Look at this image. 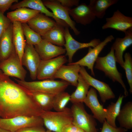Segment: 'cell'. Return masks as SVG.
Segmentation results:
<instances>
[{"label":"cell","mask_w":132,"mask_h":132,"mask_svg":"<svg viewBox=\"0 0 132 132\" xmlns=\"http://www.w3.org/2000/svg\"><path fill=\"white\" fill-rule=\"evenodd\" d=\"M44 111L28 90L3 73H0V116L1 118L20 115L40 116Z\"/></svg>","instance_id":"1"},{"label":"cell","mask_w":132,"mask_h":132,"mask_svg":"<svg viewBox=\"0 0 132 132\" xmlns=\"http://www.w3.org/2000/svg\"><path fill=\"white\" fill-rule=\"evenodd\" d=\"M40 117L43 124L52 132H62L64 127L72 123L73 119L71 109L66 107L59 111H44Z\"/></svg>","instance_id":"2"},{"label":"cell","mask_w":132,"mask_h":132,"mask_svg":"<svg viewBox=\"0 0 132 132\" xmlns=\"http://www.w3.org/2000/svg\"><path fill=\"white\" fill-rule=\"evenodd\" d=\"M20 85L32 91L56 95L65 91L70 84L64 81L46 79L38 81H27L15 79Z\"/></svg>","instance_id":"3"},{"label":"cell","mask_w":132,"mask_h":132,"mask_svg":"<svg viewBox=\"0 0 132 132\" xmlns=\"http://www.w3.org/2000/svg\"><path fill=\"white\" fill-rule=\"evenodd\" d=\"M95 68L103 72L105 75L113 82L120 83L124 90V97L128 95V92L122 79V74L118 71L114 55V50L111 46L109 52L103 57H98L96 61Z\"/></svg>","instance_id":"4"},{"label":"cell","mask_w":132,"mask_h":132,"mask_svg":"<svg viewBox=\"0 0 132 132\" xmlns=\"http://www.w3.org/2000/svg\"><path fill=\"white\" fill-rule=\"evenodd\" d=\"M43 125L40 116L20 115L10 118H1L0 120V128L11 132H16L27 127L43 126Z\"/></svg>","instance_id":"5"},{"label":"cell","mask_w":132,"mask_h":132,"mask_svg":"<svg viewBox=\"0 0 132 132\" xmlns=\"http://www.w3.org/2000/svg\"><path fill=\"white\" fill-rule=\"evenodd\" d=\"M83 103L73 104L70 109L72 123L85 132H98L95 119L87 112Z\"/></svg>","instance_id":"6"},{"label":"cell","mask_w":132,"mask_h":132,"mask_svg":"<svg viewBox=\"0 0 132 132\" xmlns=\"http://www.w3.org/2000/svg\"><path fill=\"white\" fill-rule=\"evenodd\" d=\"M0 69L6 76L25 80L27 71L23 67L15 48L7 58L0 62Z\"/></svg>","instance_id":"7"},{"label":"cell","mask_w":132,"mask_h":132,"mask_svg":"<svg viewBox=\"0 0 132 132\" xmlns=\"http://www.w3.org/2000/svg\"><path fill=\"white\" fill-rule=\"evenodd\" d=\"M67 61L66 56L63 55L48 60H41L37 70V78L40 80L54 79L58 70Z\"/></svg>","instance_id":"8"},{"label":"cell","mask_w":132,"mask_h":132,"mask_svg":"<svg viewBox=\"0 0 132 132\" xmlns=\"http://www.w3.org/2000/svg\"><path fill=\"white\" fill-rule=\"evenodd\" d=\"M79 74L90 86L98 91L102 102L105 103L107 100L115 98V95L109 85L91 76L84 67L81 66Z\"/></svg>","instance_id":"9"},{"label":"cell","mask_w":132,"mask_h":132,"mask_svg":"<svg viewBox=\"0 0 132 132\" xmlns=\"http://www.w3.org/2000/svg\"><path fill=\"white\" fill-rule=\"evenodd\" d=\"M114 38L112 35L107 36L103 41L100 42L95 47H89L88 53L84 57L77 62L70 63L77 64L80 66L87 67L90 70L91 75L95 76L94 66L99 54L105 46Z\"/></svg>","instance_id":"10"},{"label":"cell","mask_w":132,"mask_h":132,"mask_svg":"<svg viewBox=\"0 0 132 132\" xmlns=\"http://www.w3.org/2000/svg\"><path fill=\"white\" fill-rule=\"evenodd\" d=\"M68 27L65 28V43L64 46L65 49L66 55L68 57L69 63L72 62L74 55L78 50L89 47H94L100 42L99 39L95 38L87 43L78 42L70 34Z\"/></svg>","instance_id":"11"},{"label":"cell","mask_w":132,"mask_h":132,"mask_svg":"<svg viewBox=\"0 0 132 132\" xmlns=\"http://www.w3.org/2000/svg\"><path fill=\"white\" fill-rule=\"evenodd\" d=\"M42 1L45 7L51 10L56 17L65 22L73 30L75 35L80 34V32L76 27L75 22L70 17L68 11L69 8L62 6L58 0Z\"/></svg>","instance_id":"12"},{"label":"cell","mask_w":132,"mask_h":132,"mask_svg":"<svg viewBox=\"0 0 132 132\" xmlns=\"http://www.w3.org/2000/svg\"><path fill=\"white\" fill-rule=\"evenodd\" d=\"M33 46L26 43L21 62L29 71L31 78L35 80L41 60Z\"/></svg>","instance_id":"13"},{"label":"cell","mask_w":132,"mask_h":132,"mask_svg":"<svg viewBox=\"0 0 132 132\" xmlns=\"http://www.w3.org/2000/svg\"><path fill=\"white\" fill-rule=\"evenodd\" d=\"M106 21L102 27L103 29L112 28L124 33L132 28V17L124 15L118 10L112 17L106 18Z\"/></svg>","instance_id":"14"},{"label":"cell","mask_w":132,"mask_h":132,"mask_svg":"<svg viewBox=\"0 0 132 132\" xmlns=\"http://www.w3.org/2000/svg\"><path fill=\"white\" fill-rule=\"evenodd\" d=\"M83 103L90 109L94 118L103 123L106 120L105 110L99 103L94 88H91L89 90Z\"/></svg>","instance_id":"15"},{"label":"cell","mask_w":132,"mask_h":132,"mask_svg":"<svg viewBox=\"0 0 132 132\" xmlns=\"http://www.w3.org/2000/svg\"><path fill=\"white\" fill-rule=\"evenodd\" d=\"M27 23L31 29L41 36L57 24L55 21L41 13L31 19Z\"/></svg>","instance_id":"16"},{"label":"cell","mask_w":132,"mask_h":132,"mask_svg":"<svg viewBox=\"0 0 132 132\" xmlns=\"http://www.w3.org/2000/svg\"><path fill=\"white\" fill-rule=\"evenodd\" d=\"M68 11L76 22L84 25L90 24L96 18L89 5L84 3L74 8H69Z\"/></svg>","instance_id":"17"},{"label":"cell","mask_w":132,"mask_h":132,"mask_svg":"<svg viewBox=\"0 0 132 132\" xmlns=\"http://www.w3.org/2000/svg\"><path fill=\"white\" fill-rule=\"evenodd\" d=\"M81 66L78 65L68 63L62 66L55 75L53 79L59 78L76 87L79 75Z\"/></svg>","instance_id":"18"},{"label":"cell","mask_w":132,"mask_h":132,"mask_svg":"<svg viewBox=\"0 0 132 132\" xmlns=\"http://www.w3.org/2000/svg\"><path fill=\"white\" fill-rule=\"evenodd\" d=\"M34 47L42 60L52 59L66 52L65 49L62 47L55 45L43 39L39 44L34 45Z\"/></svg>","instance_id":"19"},{"label":"cell","mask_w":132,"mask_h":132,"mask_svg":"<svg viewBox=\"0 0 132 132\" xmlns=\"http://www.w3.org/2000/svg\"><path fill=\"white\" fill-rule=\"evenodd\" d=\"M125 35L123 38H117L112 47L114 50L116 62L123 68L124 60L123 55L126 49L132 44V28L124 33Z\"/></svg>","instance_id":"20"},{"label":"cell","mask_w":132,"mask_h":132,"mask_svg":"<svg viewBox=\"0 0 132 132\" xmlns=\"http://www.w3.org/2000/svg\"><path fill=\"white\" fill-rule=\"evenodd\" d=\"M28 7L31 9L37 10L54 19L57 23L61 24L63 21L56 17L53 13L49 11L41 0H24L12 5L10 9L13 10L21 7Z\"/></svg>","instance_id":"21"},{"label":"cell","mask_w":132,"mask_h":132,"mask_svg":"<svg viewBox=\"0 0 132 132\" xmlns=\"http://www.w3.org/2000/svg\"><path fill=\"white\" fill-rule=\"evenodd\" d=\"M12 23L13 43L16 52L21 62L26 44L22 23L18 22H14Z\"/></svg>","instance_id":"22"},{"label":"cell","mask_w":132,"mask_h":132,"mask_svg":"<svg viewBox=\"0 0 132 132\" xmlns=\"http://www.w3.org/2000/svg\"><path fill=\"white\" fill-rule=\"evenodd\" d=\"M14 48L12 41V23L3 33L0 39V61L6 60Z\"/></svg>","instance_id":"23"},{"label":"cell","mask_w":132,"mask_h":132,"mask_svg":"<svg viewBox=\"0 0 132 132\" xmlns=\"http://www.w3.org/2000/svg\"><path fill=\"white\" fill-rule=\"evenodd\" d=\"M58 23L52 29L41 36L45 40L55 45L62 46L65 43V28Z\"/></svg>","instance_id":"24"},{"label":"cell","mask_w":132,"mask_h":132,"mask_svg":"<svg viewBox=\"0 0 132 132\" xmlns=\"http://www.w3.org/2000/svg\"><path fill=\"white\" fill-rule=\"evenodd\" d=\"M40 12L37 10L21 7L15 11L8 12L7 17L12 22H18L22 23H27L31 19L34 17Z\"/></svg>","instance_id":"25"},{"label":"cell","mask_w":132,"mask_h":132,"mask_svg":"<svg viewBox=\"0 0 132 132\" xmlns=\"http://www.w3.org/2000/svg\"><path fill=\"white\" fill-rule=\"evenodd\" d=\"M90 86L79 74L78 84L75 91L70 95V101L73 104L83 103Z\"/></svg>","instance_id":"26"},{"label":"cell","mask_w":132,"mask_h":132,"mask_svg":"<svg viewBox=\"0 0 132 132\" xmlns=\"http://www.w3.org/2000/svg\"><path fill=\"white\" fill-rule=\"evenodd\" d=\"M117 118L120 127L127 130L132 129V102L129 101L123 106Z\"/></svg>","instance_id":"27"},{"label":"cell","mask_w":132,"mask_h":132,"mask_svg":"<svg viewBox=\"0 0 132 132\" xmlns=\"http://www.w3.org/2000/svg\"><path fill=\"white\" fill-rule=\"evenodd\" d=\"M124 97L121 95L115 103L112 102L105 109L106 111L105 120L107 122L112 126L117 127L116 120L120 110L123 100Z\"/></svg>","instance_id":"28"},{"label":"cell","mask_w":132,"mask_h":132,"mask_svg":"<svg viewBox=\"0 0 132 132\" xmlns=\"http://www.w3.org/2000/svg\"><path fill=\"white\" fill-rule=\"evenodd\" d=\"M118 0H90L89 4L96 17L102 19L104 16L107 10L116 4Z\"/></svg>","instance_id":"29"},{"label":"cell","mask_w":132,"mask_h":132,"mask_svg":"<svg viewBox=\"0 0 132 132\" xmlns=\"http://www.w3.org/2000/svg\"><path fill=\"white\" fill-rule=\"evenodd\" d=\"M29 90L34 99L43 110L50 111L53 109L55 95Z\"/></svg>","instance_id":"30"},{"label":"cell","mask_w":132,"mask_h":132,"mask_svg":"<svg viewBox=\"0 0 132 132\" xmlns=\"http://www.w3.org/2000/svg\"><path fill=\"white\" fill-rule=\"evenodd\" d=\"M22 26L26 44L34 46L41 42V36L31 29L27 23H22Z\"/></svg>","instance_id":"31"},{"label":"cell","mask_w":132,"mask_h":132,"mask_svg":"<svg viewBox=\"0 0 132 132\" xmlns=\"http://www.w3.org/2000/svg\"><path fill=\"white\" fill-rule=\"evenodd\" d=\"M70 95L65 91L55 95L53 103V109L55 111H59L64 110L70 101Z\"/></svg>","instance_id":"32"},{"label":"cell","mask_w":132,"mask_h":132,"mask_svg":"<svg viewBox=\"0 0 132 132\" xmlns=\"http://www.w3.org/2000/svg\"><path fill=\"white\" fill-rule=\"evenodd\" d=\"M123 69L125 71L127 81L129 85V91L132 93V58L129 52L126 53L124 55Z\"/></svg>","instance_id":"33"},{"label":"cell","mask_w":132,"mask_h":132,"mask_svg":"<svg viewBox=\"0 0 132 132\" xmlns=\"http://www.w3.org/2000/svg\"><path fill=\"white\" fill-rule=\"evenodd\" d=\"M11 22L7 16L0 11V39Z\"/></svg>","instance_id":"34"},{"label":"cell","mask_w":132,"mask_h":132,"mask_svg":"<svg viewBox=\"0 0 132 132\" xmlns=\"http://www.w3.org/2000/svg\"><path fill=\"white\" fill-rule=\"evenodd\" d=\"M103 123L101 132H126L128 130L121 127H113L109 124L105 120Z\"/></svg>","instance_id":"35"},{"label":"cell","mask_w":132,"mask_h":132,"mask_svg":"<svg viewBox=\"0 0 132 132\" xmlns=\"http://www.w3.org/2000/svg\"><path fill=\"white\" fill-rule=\"evenodd\" d=\"M18 2V0H0V11L4 14L10 8L13 3Z\"/></svg>","instance_id":"36"},{"label":"cell","mask_w":132,"mask_h":132,"mask_svg":"<svg viewBox=\"0 0 132 132\" xmlns=\"http://www.w3.org/2000/svg\"><path fill=\"white\" fill-rule=\"evenodd\" d=\"M45 130L43 126L31 127L20 129L16 132H42Z\"/></svg>","instance_id":"37"},{"label":"cell","mask_w":132,"mask_h":132,"mask_svg":"<svg viewBox=\"0 0 132 132\" xmlns=\"http://www.w3.org/2000/svg\"><path fill=\"white\" fill-rule=\"evenodd\" d=\"M63 6L67 8H70L74 6H77L79 5V0H58Z\"/></svg>","instance_id":"38"},{"label":"cell","mask_w":132,"mask_h":132,"mask_svg":"<svg viewBox=\"0 0 132 132\" xmlns=\"http://www.w3.org/2000/svg\"><path fill=\"white\" fill-rule=\"evenodd\" d=\"M0 132H11L6 130L0 128Z\"/></svg>","instance_id":"39"},{"label":"cell","mask_w":132,"mask_h":132,"mask_svg":"<svg viewBox=\"0 0 132 132\" xmlns=\"http://www.w3.org/2000/svg\"><path fill=\"white\" fill-rule=\"evenodd\" d=\"M42 132H51V131L48 130H47L46 131V130H45V131Z\"/></svg>","instance_id":"40"},{"label":"cell","mask_w":132,"mask_h":132,"mask_svg":"<svg viewBox=\"0 0 132 132\" xmlns=\"http://www.w3.org/2000/svg\"><path fill=\"white\" fill-rule=\"evenodd\" d=\"M2 72L0 70V73H2Z\"/></svg>","instance_id":"41"},{"label":"cell","mask_w":132,"mask_h":132,"mask_svg":"<svg viewBox=\"0 0 132 132\" xmlns=\"http://www.w3.org/2000/svg\"><path fill=\"white\" fill-rule=\"evenodd\" d=\"M0 117V119H1Z\"/></svg>","instance_id":"42"}]
</instances>
